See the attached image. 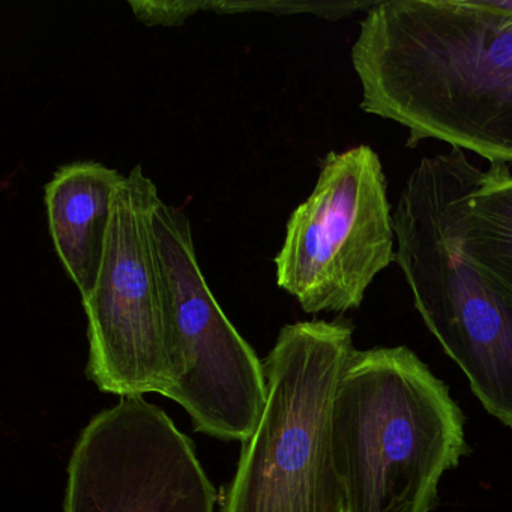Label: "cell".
<instances>
[{
	"label": "cell",
	"instance_id": "6da1fadb",
	"mask_svg": "<svg viewBox=\"0 0 512 512\" xmlns=\"http://www.w3.org/2000/svg\"><path fill=\"white\" fill-rule=\"evenodd\" d=\"M352 65L361 109L409 131L512 164V13L497 0H379Z\"/></svg>",
	"mask_w": 512,
	"mask_h": 512
},
{
	"label": "cell",
	"instance_id": "7a4b0ae2",
	"mask_svg": "<svg viewBox=\"0 0 512 512\" xmlns=\"http://www.w3.org/2000/svg\"><path fill=\"white\" fill-rule=\"evenodd\" d=\"M482 175L460 148L419 161L394 212L395 263L422 322L473 395L512 428V298L464 250V217Z\"/></svg>",
	"mask_w": 512,
	"mask_h": 512
},
{
	"label": "cell",
	"instance_id": "3957f363",
	"mask_svg": "<svg viewBox=\"0 0 512 512\" xmlns=\"http://www.w3.org/2000/svg\"><path fill=\"white\" fill-rule=\"evenodd\" d=\"M448 385L406 346L353 350L332 413L347 512H431L470 454Z\"/></svg>",
	"mask_w": 512,
	"mask_h": 512
},
{
	"label": "cell",
	"instance_id": "277c9868",
	"mask_svg": "<svg viewBox=\"0 0 512 512\" xmlns=\"http://www.w3.org/2000/svg\"><path fill=\"white\" fill-rule=\"evenodd\" d=\"M350 320L283 326L265 367V409L242 443L221 512H347L332 449L335 395L352 355Z\"/></svg>",
	"mask_w": 512,
	"mask_h": 512
},
{
	"label": "cell",
	"instance_id": "5b68a950",
	"mask_svg": "<svg viewBox=\"0 0 512 512\" xmlns=\"http://www.w3.org/2000/svg\"><path fill=\"white\" fill-rule=\"evenodd\" d=\"M160 200L142 167L125 175L97 283L82 299L88 317L86 376L104 394L169 398L184 376L154 232Z\"/></svg>",
	"mask_w": 512,
	"mask_h": 512
},
{
	"label": "cell",
	"instance_id": "8992f818",
	"mask_svg": "<svg viewBox=\"0 0 512 512\" xmlns=\"http://www.w3.org/2000/svg\"><path fill=\"white\" fill-rule=\"evenodd\" d=\"M397 259L382 160L371 146L329 152L310 196L290 215L277 283L307 314L358 310Z\"/></svg>",
	"mask_w": 512,
	"mask_h": 512
},
{
	"label": "cell",
	"instance_id": "52a82bcc",
	"mask_svg": "<svg viewBox=\"0 0 512 512\" xmlns=\"http://www.w3.org/2000/svg\"><path fill=\"white\" fill-rule=\"evenodd\" d=\"M154 232L184 367L169 398L184 407L197 433L244 443L265 409L263 361L212 295L185 212L161 199L154 212Z\"/></svg>",
	"mask_w": 512,
	"mask_h": 512
},
{
	"label": "cell",
	"instance_id": "ba28073f",
	"mask_svg": "<svg viewBox=\"0 0 512 512\" xmlns=\"http://www.w3.org/2000/svg\"><path fill=\"white\" fill-rule=\"evenodd\" d=\"M67 473L64 512H215L218 499L193 440L143 397L97 413Z\"/></svg>",
	"mask_w": 512,
	"mask_h": 512
},
{
	"label": "cell",
	"instance_id": "9c48e42d",
	"mask_svg": "<svg viewBox=\"0 0 512 512\" xmlns=\"http://www.w3.org/2000/svg\"><path fill=\"white\" fill-rule=\"evenodd\" d=\"M125 175L97 161L65 164L44 190L56 254L86 298L103 263L113 203Z\"/></svg>",
	"mask_w": 512,
	"mask_h": 512
},
{
	"label": "cell",
	"instance_id": "30bf717a",
	"mask_svg": "<svg viewBox=\"0 0 512 512\" xmlns=\"http://www.w3.org/2000/svg\"><path fill=\"white\" fill-rule=\"evenodd\" d=\"M464 250L512 298V172L490 164L470 197L464 217Z\"/></svg>",
	"mask_w": 512,
	"mask_h": 512
},
{
	"label": "cell",
	"instance_id": "8fae6325",
	"mask_svg": "<svg viewBox=\"0 0 512 512\" xmlns=\"http://www.w3.org/2000/svg\"><path fill=\"white\" fill-rule=\"evenodd\" d=\"M134 16L146 26H181L200 10L208 8V2H160V0H145V2H128Z\"/></svg>",
	"mask_w": 512,
	"mask_h": 512
},
{
	"label": "cell",
	"instance_id": "7c38bea8",
	"mask_svg": "<svg viewBox=\"0 0 512 512\" xmlns=\"http://www.w3.org/2000/svg\"><path fill=\"white\" fill-rule=\"evenodd\" d=\"M497 4H499V7L503 8V10L512 13V0H497Z\"/></svg>",
	"mask_w": 512,
	"mask_h": 512
}]
</instances>
